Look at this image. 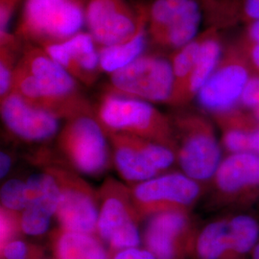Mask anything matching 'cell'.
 I'll return each instance as SVG.
<instances>
[{
  "label": "cell",
  "instance_id": "obj_15",
  "mask_svg": "<svg viewBox=\"0 0 259 259\" xmlns=\"http://www.w3.org/2000/svg\"><path fill=\"white\" fill-rule=\"evenodd\" d=\"M249 79L248 70L243 65H219L196 94L198 102L205 111L227 112L240 101Z\"/></svg>",
  "mask_w": 259,
  "mask_h": 259
},
{
  "label": "cell",
  "instance_id": "obj_25",
  "mask_svg": "<svg viewBox=\"0 0 259 259\" xmlns=\"http://www.w3.org/2000/svg\"><path fill=\"white\" fill-rule=\"evenodd\" d=\"M55 215V211L45 202L31 200L20 213L21 232L30 236L42 235L48 231L51 218Z\"/></svg>",
  "mask_w": 259,
  "mask_h": 259
},
{
  "label": "cell",
  "instance_id": "obj_17",
  "mask_svg": "<svg viewBox=\"0 0 259 259\" xmlns=\"http://www.w3.org/2000/svg\"><path fill=\"white\" fill-rule=\"evenodd\" d=\"M215 184L232 194L259 185V155L252 152L231 154L223 159L215 174Z\"/></svg>",
  "mask_w": 259,
  "mask_h": 259
},
{
  "label": "cell",
  "instance_id": "obj_18",
  "mask_svg": "<svg viewBox=\"0 0 259 259\" xmlns=\"http://www.w3.org/2000/svg\"><path fill=\"white\" fill-rule=\"evenodd\" d=\"M149 40L148 16H146L134 37L116 45L99 47L101 72L110 75L135 62L146 53Z\"/></svg>",
  "mask_w": 259,
  "mask_h": 259
},
{
  "label": "cell",
  "instance_id": "obj_37",
  "mask_svg": "<svg viewBox=\"0 0 259 259\" xmlns=\"http://www.w3.org/2000/svg\"><path fill=\"white\" fill-rule=\"evenodd\" d=\"M251 59L253 64L259 69V45H255L251 51Z\"/></svg>",
  "mask_w": 259,
  "mask_h": 259
},
{
  "label": "cell",
  "instance_id": "obj_35",
  "mask_svg": "<svg viewBox=\"0 0 259 259\" xmlns=\"http://www.w3.org/2000/svg\"><path fill=\"white\" fill-rule=\"evenodd\" d=\"M249 150L254 154L259 155V128L250 132V142Z\"/></svg>",
  "mask_w": 259,
  "mask_h": 259
},
{
  "label": "cell",
  "instance_id": "obj_20",
  "mask_svg": "<svg viewBox=\"0 0 259 259\" xmlns=\"http://www.w3.org/2000/svg\"><path fill=\"white\" fill-rule=\"evenodd\" d=\"M221 56L222 48L216 37L211 35L202 38L197 61L185 85L182 101L198 93L220 65Z\"/></svg>",
  "mask_w": 259,
  "mask_h": 259
},
{
  "label": "cell",
  "instance_id": "obj_11",
  "mask_svg": "<svg viewBox=\"0 0 259 259\" xmlns=\"http://www.w3.org/2000/svg\"><path fill=\"white\" fill-rule=\"evenodd\" d=\"M141 218L167 211H186L201 193L199 183L184 173L158 175L131 187Z\"/></svg>",
  "mask_w": 259,
  "mask_h": 259
},
{
  "label": "cell",
  "instance_id": "obj_26",
  "mask_svg": "<svg viewBox=\"0 0 259 259\" xmlns=\"http://www.w3.org/2000/svg\"><path fill=\"white\" fill-rule=\"evenodd\" d=\"M1 206L14 211L21 213L27 206V185L19 179H12L2 185Z\"/></svg>",
  "mask_w": 259,
  "mask_h": 259
},
{
  "label": "cell",
  "instance_id": "obj_22",
  "mask_svg": "<svg viewBox=\"0 0 259 259\" xmlns=\"http://www.w3.org/2000/svg\"><path fill=\"white\" fill-rule=\"evenodd\" d=\"M22 47L23 41L15 33L0 37V100L12 92L14 72Z\"/></svg>",
  "mask_w": 259,
  "mask_h": 259
},
{
  "label": "cell",
  "instance_id": "obj_12",
  "mask_svg": "<svg viewBox=\"0 0 259 259\" xmlns=\"http://www.w3.org/2000/svg\"><path fill=\"white\" fill-rule=\"evenodd\" d=\"M182 131L177 160L186 176L204 182L215 176L220 165L221 148L211 127L205 121L189 117L179 121Z\"/></svg>",
  "mask_w": 259,
  "mask_h": 259
},
{
  "label": "cell",
  "instance_id": "obj_32",
  "mask_svg": "<svg viewBox=\"0 0 259 259\" xmlns=\"http://www.w3.org/2000/svg\"><path fill=\"white\" fill-rule=\"evenodd\" d=\"M112 259H157L148 250L132 248L119 250Z\"/></svg>",
  "mask_w": 259,
  "mask_h": 259
},
{
  "label": "cell",
  "instance_id": "obj_4",
  "mask_svg": "<svg viewBox=\"0 0 259 259\" xmlns=\"http://www.w3.org/2000/svg\"><path fill=\"white\" fill-rule=\"evenodd\" d=\"M108 91L150 103L171 102L175 91L171 61L157 54L145 53L110 74Z\"/></svg>",
  "mask_w": 259,
  "mask_h": 259
},
{
  "label": "cell",
  "instance_id": "obj_6",
  "mask_svg": "<svg viewBox=\"0 0 259 259\" xmlns=\"http://www.w3.org/2000/svg\"><path fill=\"white\" fill-rule=\"evenodd\" d=\"M107 134L94 114L67 120L58 134V147L77 172L99 176L110 161Z\"/></svg>",
  "mask_w": 259,
  "mask_h": 259
},
{
  "label": "cell",
  "instance_id": "obj_29",
  "mask_svg": "<svg viewBox=\"0 0 259 259\" xmlns=\"http://www.w3.org/2000/svg\"><path fill=\"white\" fill-rule=\"evenodd\" d=\"M20 0H0V37L9 34L10 23Z\"/></svg>",
  "mask_w": 259,
  "mask_h": 259
},
{
  "label": "cell",
  "instance_id": "obj_14",
  "mask_svg": "<svg viewBox=\"0 0 259 259\" xmlns=\"http://www.w3.org/2000/svg\"><path fill=\"white\" fill-rule=\"evenodd\" d=\"M4 125L19 139L38 142L55 137L60 119L48 111L34 107L17 93H11L0 100Z\"/></svg>",
  "mask_w": 259,
  "mask_h": 259
},
{
  "label": "cell",
  "instance_id": "obj_21",
  "mask_svg": "<svg viewBox=\"0 0 259 259\" xmlns=\"http://www.w3.org/2000/svg\"><path fill=\"white\" fill-rule=\"evenodd\" d=\"M196 252L199 259H222L232 253L230 222L220 220L205 226L196 241Z\"/></svg>",
  "mask_w": 259,
  "mask_h": 259
},
{
  "label": "cell",
  "instance_id": "obj_19",
  "mask_svg": "<svg viewBox=\"0 0 259 259\" xmlns=\"http://www.w3.org/2000/svg\"><path fill=\"white\" fill-rule=\"evenodd\" d=\"M55 259H109L95 234L69 232L60 228L53 233Z\"/></svg>",
  "mask_w": 259,
  "mask_h": 259
},
{
  "label": "cell",
  "instance_id": "obj_23",
  "mask_svg": "<svg viewBox=\"0 0 259 259\" xmlns=\"http://www.w3.org/2000/svg\"><path fill=\"white\" fill-rule=\"evenodd\" d=\"M201 40L202 38H196L185 47L180 48L171 60L175 75V91L171 103H180L182 101L185 85L192 73L197 61Z\"/></svg>",
  "mask_w": 259,
  "mask_h": 259
},
{
  "label": "cell",
  "instance_id": "obj_10",
  "mask_svg": "<svg viewBox=\"0 0 259 259\" xmlns=\"http://www.w3.org/2000/svg\"><path fill=\"white\" fill-rule=\"evenodd\" d=\"M147 16V5L129 0H84L85 28L98 47H108L134 37Z\"/></svg>",
  "mask_w": 259,
  "mask_h": 259
},
{
  "label": "cell",
  "instance_id": "obj_24",
  "mask_svg": "<svg viewBox=\"0 0 259 259\" xmlns=\"http://www.w3.org/2000/svg\"><path fill=\"white\" fill-rule=\"evenodd\" d=\"M232 252L246 254L258 244L259 224L249 215H238L230 221Z\"/></svg>",
  "mask_w": 259,
  "mask_h": 259
},
{
  "label": "cell",
  "instance_id": "obj_3",
  "mask_svg": "<svg viewBox=\"0 0 259 259\" xmlns=\"http://www.w3.org/2000/svg\"><path fill=\"white\" fill-rule=\"evenodd\" d=\"M85 26L84 0H23L14 32L23 42L63 41Z\"/></svg>",
  "mask_w": 259,
  "mask_h": 259
},
{
  "label": "cell",
  "instance_id": "obj_1",
  "mask_svg": "<svg viewBox=\"0 0 259 259\" xmlns=\"http://www.w3.org/2000/svg\"><path fill=\"white\" fill-rule=\"evenodd\" d=\"M11 93L59 119L94 114V108L83 96L79 82L34 44L23 42Z\"/></svg>",
  "mask_w": 259,
  "mask_h": 259
},
{
  "label": "cell",
  "instance_id": "obj_27",
  "mask_svg": "<svg viewBox=\"0 0 259 259\" xmlns=\"http://www.w3.org/2000/svg\"><path fill=\"white\" fill-rule=\"evenodd\" d=\"M21 232L20 213L14 212L1 206L0 208V249L10 241L17 239Z\"/></svg>",
  "mask_w": 259,
  "mask_h": 259
},
{
  "label": "cell",
  "instance_id": "obj_28",
  "mask_svg": "<svg viewBox=\"0 0 259 259\" xmlns=\"http://www.w3.org/2000/svg\"><path fill=\"white\" fill-rule=\"evenodd\" d=\"M250 132L240 129L227 131L223 137V143L232 154L250 152Z\"/></svg>",
  "mask_w": 259,
  "mask_h": 259
},
{
  "label": "cell",
  "instance_id": "obj_31",
  "mask_svg": "<svg viewBox=\"0 0 259 259\" xmlns=\"http://www.w3.org/2000/svg\"><path fill=\"white\" fill-rule=\"evenodd\" d=\"M241 102L252 110L259 108V77L250 78L241 96Z\"/></svg>",
  "mask_w": 259,
  "mask_h": 259
},
{
  "label": "cell",
  "instance_id": "obj_36",
  "mask_svg": "<svg viewBox=\"0 0 259 259\" xmlns=\"http://www.w3.org/2000/svg\"><path fill=\"white\" fill-rule=\"evenodd\" d=\"M250 38L255 42V45H259V19H254L250 28Z\"/></svg>",
  "mask_w": 259,
  "mask_h": 259
},
{
  "label": "cell",
  "instance_id": "obj_16",
  "mask_svg": "<svg viewBox=\"0 0 259 259\" xmlns=\"http://www.w3.org/2000/svg\"><path fill=\"white\" fill-rule=\"evenodd\" d=\"M189 220L186 211H167L149 219L144 242L157 259H177L188 233Z\"/></svg>",
  "mask_w": 259,
  "mask_h": 259
},
{
  "label": "cell",
  "instance_id": "obj_9",
  "mask_svg": "<svg viewBox=\"0 0 259 259\" xmlns=\"http://www.w3.org/2000/svg\"><path fill=\"white\" fill-rule=\"evenodd\" d=\"M47 171L55 177L60 188L56 218L65 231L95 234L99 215V194L76 172L60 165Z\"/></svg>",
  "mask_w": 259,
  "mask_h": 259
},
{
  "label": "cell",
  "instance_id": "obj_2",
  "mask_svg": "<svg viewBox=\"0 0 259 259\" xmlns=\"http://www.w3.org/2000/svg\"><path fill=\"white\" fill-rule=\"evenodd\" d=\"M94 115L106 134H128L177 151L170 122L152 103L107 91L94 109Z\"/></svg>",
  "mask_w": 259,
  "mask_h": 259
},
{
  "label": "cell",
  "instance_id": "obj_39",
  "mask_svg": "<svg viewBox=\"0 0 259 259\" xmlns=\"http://www.w3.org/2000/svg\"><path fill=\"white\" fill-rule=\"evenodd\" d=\"M254 111V116H255V118H256V120L259 122V108L258 109H255V110H253Z\"/></svg>",
  "mask_w": 259,
  "mask_h": 259
},
{
  "label": "cell",
  "instance_id": "obj_34",
  "mask_svg": "<svg viewBox=\"0 0 259 259\" xmlns=\"http://www.w3.org/2000/svg\"><path fill=\"white\" fill-rule=\"evenodd\" d=\"M12 166V158L7 153L1 152L0 156V177L3 179L8 174L10 168Z\"/></svg>",
  "mask_w": 259,
  "mask_h": 259
},
{
  "label": "cell",
  "instance_id": "obj_13",
  "mask_svg": "<svg viewBox=\"0 0 259 259\" xmlns=\"http://www.w3.org/2000/svg\"><path fill=\"white\" fill-rule=\"evenodd\" d=\"M38 47L79 83L93 85L101 73L99 47L88 31H81L63 41Z\"/></svg>",
  "mask_w": 259,
  "mask_h": 259
},
{
  "label": "cell",
  "instance_id": "obj_7",
  "mask_svg": "<svg viewBox=\"0 0 259 259\" xmlns=\"http://www.w3.org/2000/svg\"><path fill=\"white\" fill-rule=\"evenodd\" d=\"M113 161L120 176L130 184H139L160 175L177 159L174 149L122 133H109Z\"/></svg>",
  "mask_w": 259,
  "mask_h": 259
},
{
  "label": "cell",
  "instance_id": "obj_8",
  "mask_svg": "<svg viewBox=\"0 0 259 259\" xmlns=\"http://www.w3.org/2000/svg\"><path fill=\"white\" fill-rule=\"evenodd\" d=\"M147 15L149 39L178 50L197 38L203 17L198 0H153Z\"/></svg>",
  "mask_w": 259,
  "mask_h": 259
},
{
  "label": "cell",
  "instance_id": "obj_5",
  "mask_svg": "<svg viewBox=\"0 0 259 259\" xmlns=\"http://www.w3.org/2000/svg\"><path fill=\"white\" fill-rule=\"evenodd\" d=\"M100 207L96 233L113 250L139 248L142 220L133 201L131 187L108 179L98 191Z\"/></svg>",
  "mask_w": 259,
  "mask_h": 259
},
{
  "label": "cell",
  "instance_id": "obj_30",
  "mask_svg": "<svg viewBox=\"0 0 259 259\" xmlns=\"http://www.w3.org/2000/svg\"><path fill=\"white\" fill-rule=\"evenodd\" d=\"M0 250L3 259H30V249L27 244L19 239L10 241Z\"/></svg>",
  "mask_w": 259,
  "mask_h": 259
},
{
  "label": "cell",
  "instance_id": "obj_33",
  "mask_svg": "<svg viewBox=\"0 0 259 259\" xmlns=\"http://www.w3.org/2000/svg\"><path fill=\"white\" fill-rule=\"evenodd\" d=\"M245 11L250 19H259V0H246Z\"/></svg>",
  "mask_w": 259,
  "mask_h": 259
},
{
  "label": "cell",
  "instance_id": "obj_38",
  "mask_svg": "<svg viewBox=\"0 0 259 259\" xmlns=\"http://www.w3.org/2000/svg\"><path fill=\"white\" fill-rule=\"evenodd\" d=\"M252 259H259V243L252 250Z\"/></svg>",
  "mask_w": 259,
  "mask_h": 259
}]
</instances>
